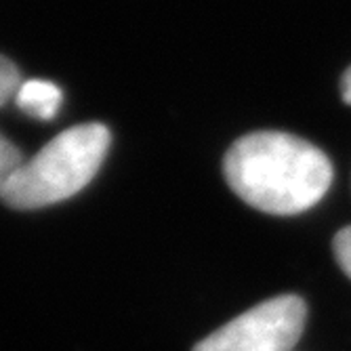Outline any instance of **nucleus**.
Instances as JSON below:
<instances>
[{"label": "nucleus", "instance_id": "nucleus-1", "mask_svg": "<svg viewBox=\"0 0 351 351\" xmlns=\"http://www.w3.org/2000/svg\"><path fill=\"white\" fill-rule=\"evenodd\" d=\"M234 194L267 215H299L313 208L332 185L330 158L313 143L278 131L240 137L223 158Z\"/></svg>", "mask_w": 351, "mask_h": 351}, {"label": "nucleus", "instance_id": "nucleus-2", "mask_svg": "<svg viewBox=\"0 0 351 351\" xmlns=\"http://www.w3.org/2000/svg\"><path fill=\"white\" fill-rule=\"evenodd\" d=\"M108 147L110 131L104 124L72 126L19 167L3 202L17 210H34L72 198L97 175Z\"/></svg>", "mask_w": 351, "mask_h": 351}, {"label": "nucleus", "instance_id": "nucleus-3", "mask_svg": "<svg viewBox=\"0 0 351 351\" xmlns=\"http://www.w3.org/2000/svg\"><path fill=\"white\" fill-rule=\"evenodd\" d=\"M305 320V301L297 295H280L240 313L202 339L194 351H293Z\"/></svg>", "mask_w": 351, "mask_h": 351}, {"label": "nucleus", "instance_id": "nucleus-4", "mask_svg": "<svg viewBox=\"0 0 351 351\" xmlns=\"http://www.w3.org/2000/svg\"><path fill=\"white\" fill-rule=\"evenodd\" d=\"M61 99H63L61 88L49 80H25L19 84L15 95L17 108L38 120L55 118Z\"/></svg>", "mask_w": 351, "mask_h": 351}, {"label": "nucleus", "instance_id": "nucleus-5", "mask_svg": "<svg viewBox=\"0 0 351 351\" xmlns=\"http://www.w3.org/2000/svg\"><path fill=\"white\" fill-rule=\"evenodd\" d=\"M23 162L25 160H23V154L19 152V147H15L9 139L0 135V200H3L11 179L15 177V173L19 171V167Z\"/></svg>", "mask_w": 351, "mask_h": 351}, {"label": "nucleus", "instance_id": "nucleus-6", "mask_svg": "<svg viewBox=\"0 0 351 351\" xmlns=\"http://www.w3.org/2000/svg\"><path fill=\"white\" fill-rule=\"evenodd\" d=\"M19 84H21V76L17 66L11 59L0 55V108L7 101L15 99Z\"/></svg>", "mask_w": 351, "mask_h": 351}, {"label": "nucleus", "instance_id": "nucleus-7", "mask_svg": "<svg viewBox=\"0 0 351 351\" xmlns=\"http://www.w3.org/2000/svg\"><path fill=\"white\" fill-rule=\"evenodd\" d=\"M332 252L343 274L351 280V226L343 228L332 240Z\"/></svg>", "mask_w": 351, "mask_h": 351}, {"label": "nucleus", "instance_id": "nucleus-8", "mask_svg": "<svg viewBox=\"0 0 351 351\" xmlns=\"http://www.w3.org/2000/svg\"><path fill=\"white\" fill-rule=\"evenodd\" d=\"M341 97L347 106H351V66L347 68V72L341 78Z\"/></svg>", "mask_w": 351, "mask_h": 351}]
</instances>
